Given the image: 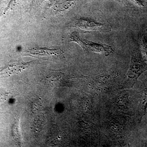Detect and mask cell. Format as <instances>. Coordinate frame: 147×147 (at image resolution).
I'll return each mask as SVG.
<instances>
[{
  "label": "cell",
  "mask_w": 147,
  "mask_h": 147,
  "mask_svg": "<svg viewBox=\"0 0 147 147\" xmlns=\"http://www.w3.org/2000/svg\"><path fill=\"white\" fill-rule=\"evenodd\" d=\"M147 70V61L138 51H134L131 54V63L127 74V87L133 86L141 74Z\"/></svg>",
  "instance_id": "1"
},
{
  "label": "cell",
  "mask_w": 147,
  "mask_h": 147,
  "mask_svg": "<svg viewBox=\"0 0 147 147\" xmlns=\"http://www.w3.org/2000/svg\"><path fill=\"white\" fill-rule=\"evenodd\" d=\"M74 25L75 27L86 31H97L106 32L112 29L109 24L101 23L90 18H79L74 22Z\"/></svg>",
  "instance_id": "2"
},
{
  "label": "cell",
  "mask_w": 147,
  "mask_h": 147,
  "mask_svg": "<svg viewBox=\"0 0 147 147\" xmlns=\"http://www.w3.org/2000/svg\"><path fill=\"white\" fill-rule=\"evenodd\" d=\"M24 53L26 55L38 57H61L63 54L59 47L54 48L47 47H35L26 50Z\"/></svg>",
  "instance_id": "3"
},
{
  "label": "cell",
  "mask_w": 147,
  "mask_h": 147,
  "mask_svg": "<svg viewBox=\"0 0 147 147\" xmlns=\"http://www.w3.org/2000/svg\"><path fill=\"white\" fill-rule=\"evenodd\" d=\"M80 0H56L51 7L52 14H59L68 11L77 4Z\"/></svg>",
  "instance_id": "4"
},
{
  "label": "cell",
  "mask_w": 147,
  "mask_h": 147,
  "mask_svg": "<svg viewBox=\"0 0 147 147\" xmlns=\"http://www.w3.org/2000/svg\"><path fill=\"white\" fill-rule=\"evenodd\" d=\"M85 40L87 51H90L93 53H99L105 56H108L114 53V50L111 46L102 43H96L90 40Z\"/></svg>",
  "instance_id": "5"
},
{
  "label": "cell",
  "mask_w": 147,
  "mask_h": 147,
  "mask_svg": "<svg viewBox=\"0 0 147 147\" xmlns=\"http://www.w3.org/2000/svg\"><path fill=\"white\" fill-rule=\"evenodd\" d=\"M30 63H26L23 61H18L9 65L8 66L2 69L0 73L3 75H13L21 72L26 69L30 65Z\"/></svg>",
  "instance_id": "6"
},
{
  "label": "cell",
  "mask_w": 147,
  "mask_h": 147,
  "mask_svg": "<svg viewBox=\"0 0 147 147\" xmlns=\"http://www.w3.org/2000/svg\"><path fill=\"white\" fill-rule=\"evenodd\" d=\"M141 92L142 96L140 104L141 118L144 115L147 108V80L143 84Z\"/></svg>",
  "instance_id": "7"
},
{
  "label": "cell",
  "mask_w": 147,
  "mask_h": 147,
  "mask_svg": "<svg viewBox=\"0 0 147 147\" xmlns=\"http://www.w3.org/2000/svg\"><path fill=\"white\" fill-rule=\"evenodd\" d=\"M69 38L71 42H76L82 47L84 51L87 52L86 43L84 40L85 39L81 37L79 32L76 31L72 32L69 36Z\"/></svg>",
  "instance_id": "8"
},
{
  "label": "cell",
  "mask_w": 147,
  "mask_h": 147,
  "mask_svg": "<svg viewBox=\"0 0 147 147\" xmlns=\"http://www.w3.org/2000/svg\"><path fill=\"white\" fill-rule=\"evenodd\" d=\"M127 4L137 8H142L144 7V2L142 0H122Z\"/></svg>",
  "instance_id": "9"
}]
</instances>
